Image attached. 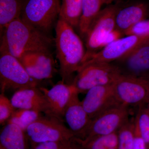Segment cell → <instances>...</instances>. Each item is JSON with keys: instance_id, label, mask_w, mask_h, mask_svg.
<instances>
[{"instance_id": "1", "label": "cell", "mask_w": 149, "mask_h": 149, "mask_svg": "<svg viewBox=\"0 0 149 149\" xmlns=\"http://www.w3.org/2000/svg\"><path fill=\"white\" fill-rule=\"evenodd\" d=\"M0 51L19 59L30 52H50L53 40L30 26L20 17L8 25L1 32Z\"/></svg>"}, {"instance_id": "2", "label": "cell", "mask_w": 149, "mask_h": 149, "mask_svg": "<svg viewBox=\"0 0 149 149\" xmlns=\"http://www.w3.org/2000/svg\"><path fill=\"white\" fill-rule=\"evenodd\" d=\"M55 31L54 41L61 81L70 84L73 74L83 64L86 50L74 28L60 17L55 26Z\"/></svg>"}, {"instance_id": "3", "label": "cell", "mask_w": 149, "mask_h": 149, "mask_svg": "<svg viewBox=\"0 0 149 149\" xmlns=\"http://www.w3.org/2000/svg\"><path fill=\"white\" fill-rule=\"evenodd\" d=\"M61 5L60 0H26L20 18L49 35L59 17Z\"/></svg>"}, {"instance_id": "4", "label": "cell", "mask_w": 149, "mask_h": 149, "mask_svg": "<svg viewBox=\"0 0 149 149\" xmlns=\"http://www.w3.org/2000/svg\"><path fill=\"white\" fill-rule=\"evenodd\" d=\"M121 74L118 67L111 63H84L78 70L71 84L79 93H87L94 87L112 85Z\"/></svg>"}, {"instance_id": "5", "label": "cell", "mask_w": 149, "mask_h": 149, "mask_svg": "<svg viewBox=\"0 0 149 149\" xmlns=\"http://www.w3.org/2000/svg\"><path fill=\"white\" fill-rule=\"evenodd\" d=\"M38 81L31 77L19 60L6 52H1L0 88L1 93L9 90L37 87Z\"/></svg>"}, {"instance_id": "6", "label": "cell", "mask_w": 149, "mask_h": 149, "mask_svg": "<svg viewBox=\"0 0 149 149\" xmlns=\"http://www.w3.org/2000/svg\"><path fill=\"white\" fill-rule=\"evenodd\" d=\"M116 98L128 107L149 102V77L121 74L113 84Z\"/></svg>"}, {"instance_id": "7", "label": "cell", "mask_w": 149, "mask_h": 149, "mask_svg": "<svg viewBox=\"0 0 149 149\" xmlns=\"http://www.w3.org/2000/svg\"><path fill=\"white\" fill-rule=\"evenodd\" d=\"M25 133L30 144L68 141L76 138L62 120L53 116H42L29 125Z\"/></svg>"}, {"instance_id": "8", "label": "cell", "mask_w": 149, "mask_h": 149, "mask_svg": "<svg viewBox=\"0 0 149 149\" xmlns=\"http://www.w3.org/2000/svg\"><path fill=\"white\" fill-rule=\"evenodd\" d=\"M119 8L118 5H109L101 10L93 20L85 36L86 50L83 63L89 56L99 51L102 40L115 29L116 16Z\"/></svg>"}, {"instance_id": "9", "label": "cell", "mask_w": 149, "mask_h": 149, "mask_svg": "<svg viewBox=\"0 0 149 149\" xmlns=\"http://www.w3.org/2000/svg\"><path fill=\"white\" fill-rule=\"evenodd\" d=\"M129 107L120 104L107 110L92 119L86 138L84 140L118 132L129 121Z\"/></svg>"}, {"instance_id": "10", "label": "cell", "mask_w": 149, "mask_h": 149, "mask_svg": "<svg viewBox=\"0 0 149 149\" xmlns=\"http://www.w3.org/2000/svg\"><path fill=\"white\" fill-rule=\"evenodd\" d=\"M149 41L135 35H125L89 56L83 64L97 62L111 63L122 58L138 46Z\"/></svg>"}, {"instance_id": "11", "label": "cell", "mask_w": 149, "mask_h": 149, "mask_svg": "<svg viewBox=\"0 0 149 149\" xmlns=\"http://www.w3.org/2000/svg\"><path fill=\"white\" fill-rule=\"evenodd\" d=\"M81 102L92 119L107 110L121 104L116 98L113 84L91 88Z\"/></svg>"}, {"instance_id": "12", "label": "cell", "mask_w": 149, "mask_h": 149, "mask_svg": "<svg viewBox=\"0 0 149 149\" xmlns=\"http://www.w3.org/2000/svg\"><path fill=\"white\" fill-rule=\"evenodd\" d=\"M19 59L29 75L37 81L52 78L55 72L54 61L50 52H30Z\"/></svg>"}, {"instance_id": "13", "label": "cell", "mask_w": 149, "mask_h": 149, "mask_svg": "<svg viewBox=\"0 0 149 149\" xmlns=\"http://www.w3.org/2000/svg\"><path fill=\"white\" fill-rule=\"evenodd\" d=\"M79 94L76 91L72 95L65 111L63 118L75 137L84 140L87 136L92 119L84 109L79 99Z\"/></svg>"}, {"instance_id": "14", "label": "cell", "mask_w": 149, "mask_h": 149, "mask_svg": "<svg viewBox=\"0 0 149 149\" xmlns=\"http://www.w3.org/2000/svg\"><path fill=\"white\" fill-rule=\"evenodd\" d=\"M115 62L118 63L116 65L120 68L122 74L146 77L145 74L149 71V41Z\"/></svg>"}, {"instance_id": "15", "label": "cell", "mask_w": 149, "mask_h": 149, "mask_svg": "<svg viewBox=\"0 0 149 149\" xmlns=\"http://www.w3.org/2000/svg\"><path fill=\"white\" fill-rule=\"evenodd\" d=\"M10 101L16 109L31 110L51 116L45 96L37 87L22 88L15 91Z\"/></svg>"}, {"instance_id": "16", "label": "cell", "mask_w": 149, "mask_h": 149, "mask_svg": "<svg viewBox=\"0 0 149 149\" xmlns=\"http://www.w3.org/2000/svg\"><path fill=\"white\" fill-rule=\"evenodd\" d=\"M40 89L45 96L51 116L63 120L65 109L72 95L78 91L77 89L71 83L68 84L62 81L49 90L43 88Z\"/></svg>"}, {"instance_id": "17", "label": "cell", "mask_w": 149, "mask_h": 149, "mask_svg": "<svg viewBox=\"0 0 149 149\" xmlns=\"http://www.w3.org/2000/svg\"><path fill=\"white\" fill-rule=\"evenodd\" d=\"M148 6L144 3H137L119 8L116 16V28L124 33L139 22L146 19Z\"/></svg>"}, {"instance_id": "18", "label": "cell", "mask_w": 149, "mask_h": 149, "mask_svg": "<svg viewBox=\"0 0 149 149\" xmlns=\"http://www.w3.org/2000/svg\"><path fill=\"white\" fill-rule=\"evenodd\" d=\"M25 132L13 123H7L1 130L0 149H29Z\"/></svg>"}, {"instance_id": "19", "label": "cell", "mask_w": 149, "mask_h": 149, "mask_svg": "<svg viewBox=\"0 0 149 149\" xmlns=\"http://www.w3.org/2000/svg\"><path fill=\"white\" fill-rule=\"evenodd\" d=\"M25 1L0 0L1 33L8 25L20 17Z\"/></svg>"}, {"instance_id": "20", "label": "cell", "mask_w": 149, "mask_h": 149, "mask_svg": "<svg viewBox=\"0 0 149 149\" xmlns=\"http://www.w3.org/2000/svg\"><path fill=\"white\" fill-rule=\"evenodd\" d=\"M103 5L102 0H83L78 27L81 35L85 37L91 23L101 10Z\"/></svg>"}, {"instance_id": "21", "label": "cell", "mask_w": 149, "mask_h": 149, "mask_svg": "<svg viewBox=\"0 0 149 149\" xmlns=\"http://www.w3.org/2000/svg\"><path fill=\"white\" fill-rule=\"evenodd\" d=\"M83 0H61L59 17L73 28H78Z\"/></svg>"}, {"instance_id": "22", "label": "cell", "mask_w": 149, "mask_h": 149, "mask_svg": "<svg viewBox=\"0 0 149 149\" xmlns=\"http://www.w3.org/2000/svg\"><path fill=\"white\" fill-rule=\"evenodd\" d=\"M41 113L31 110L15 109L7 123H13L26 132L29 125L42 116Z\"/></svg>"}, {"instance_id": "23", "label": "cell", "mask_w": 149, "mask_h": 149, "mask_svg": "<svg viewBox=\"0 0 149 149\" xmlns=\"http://www.w3.org/2000/svg\"><path fill=\"white\" fill-rule=\"evenodd\" d=\"M134 120L147 149H149V102L138 108Z\"/></svg>"}, {"instance_id": "24", "label": "cell", "mask_w": 149, "mask_h": 149, "mask_svg": "<svg viewBox=\"0 0 149 149\" xmlns=\"http://www.w3.org/2000/svg\"><path fill=\"white\" fill-rule=\"evenodd\" d=\"M118 149H133L135 137L134 118L130 119L118 131Z\"/></svg>"}, {"instance_id": "25", "label": "cell", "mask_w": 149, "mask_h": 149, "mask_svg": "<svg viewBox=\"0 0 149 149\" xmlns=\"http://www.w3.org/2000/svg\"><path fill=\"white\" fill-rule=\"evenodd\" d=\"M29 149H83L79 140L75 138L68 141H49L30 144Z\"/></svg>"}, {"instance_id": "26", "label": "cell", "mask_w": 149, "mask_h": 149, "mask_svg": "<svg viewBox=\"0 0 149 149\" xmlns=\"http://www.w3.org/2000/svg\"><path fill=\"white\" fill-rule=\"evenodd\" d=\"M16 109L3 93L0 95V124H6Z\"/></svg>"}, {"instance_id": "27", "label": "cell", "mask_w": 149, "mask_h": 149, "mask_svg": "<svg viewBox=\"0 0 149 149\" xmlns=\"http://www.w3.org/2000/svg\"><path fill=\"white\" fill-rule=\"evenodd\" d=\"M130 35L149 40V19L139 22L125 32V35Z\"/></svg>"}, {"instance_id": "28", "label": "cell", "mask_w": 149, "mask_h": 149, "mask_svg": "<svg viewBox=\"0 0 149 149\" xmlns=\"http://www.w3.org/2000/svg\"><path fill=\"white\" fill-rule=\"evenodd\" d=\"M79 140L83 149H108L102 136L88 140Z\"/></svg>"}, {"instance_id": "29", "label": "cell", "mask_w": 149, "mask_h": 149, "mask_svg": "<svg viewBox=\"0 0 149 149\" xmlns=\"http://www.w3.org/2000/svg\"><path fill=\"white\" fill-rule=\"evenodd\" d=\"M124 36L125 35L123 32L115 28L110 32L102 40L99 47V51Z\"/></svg>"}, {"instance_id": "30", "label": "cell", "mask_w": 149, "mask_h": 149, "mask_svg": "<svg viewBox=\"0 0 149 149\" xmlns=\"http://www.w3.org/2000/svg\"><path fill=\"white\" fill-rule=\"evenodd\" d=\"M135 137L133 149H147L146 145L142 138L139 128L135 123Z\"/></svg>"}, {"instance_id": "31", "label": "cell", "mask_w": 149, "mask_h": 149, "mask_svg": "<svg viewBox=\"0 0 149 149\" xmlns=\"http://www.w3.org/2000/svg\"><path fill=\"white\" fill-rule=\"evenodd\" d=\"M104 4L110 5L111 3L113 2L114 0H102Z\"/></svg>"}, {"instance_id": "32", "label": "cell", "mask_w": 149, "mask_h": 149, "mask_svg": "<svg viewBox=\"0 0 149 149\" xmlns=\"http://www.w3.org/2000/svg\"><path fill=\"white\" fill-rule=\"evenodd\" d=\"M108 149H118V148H111Z\"/></svg>"}]
</instances>
